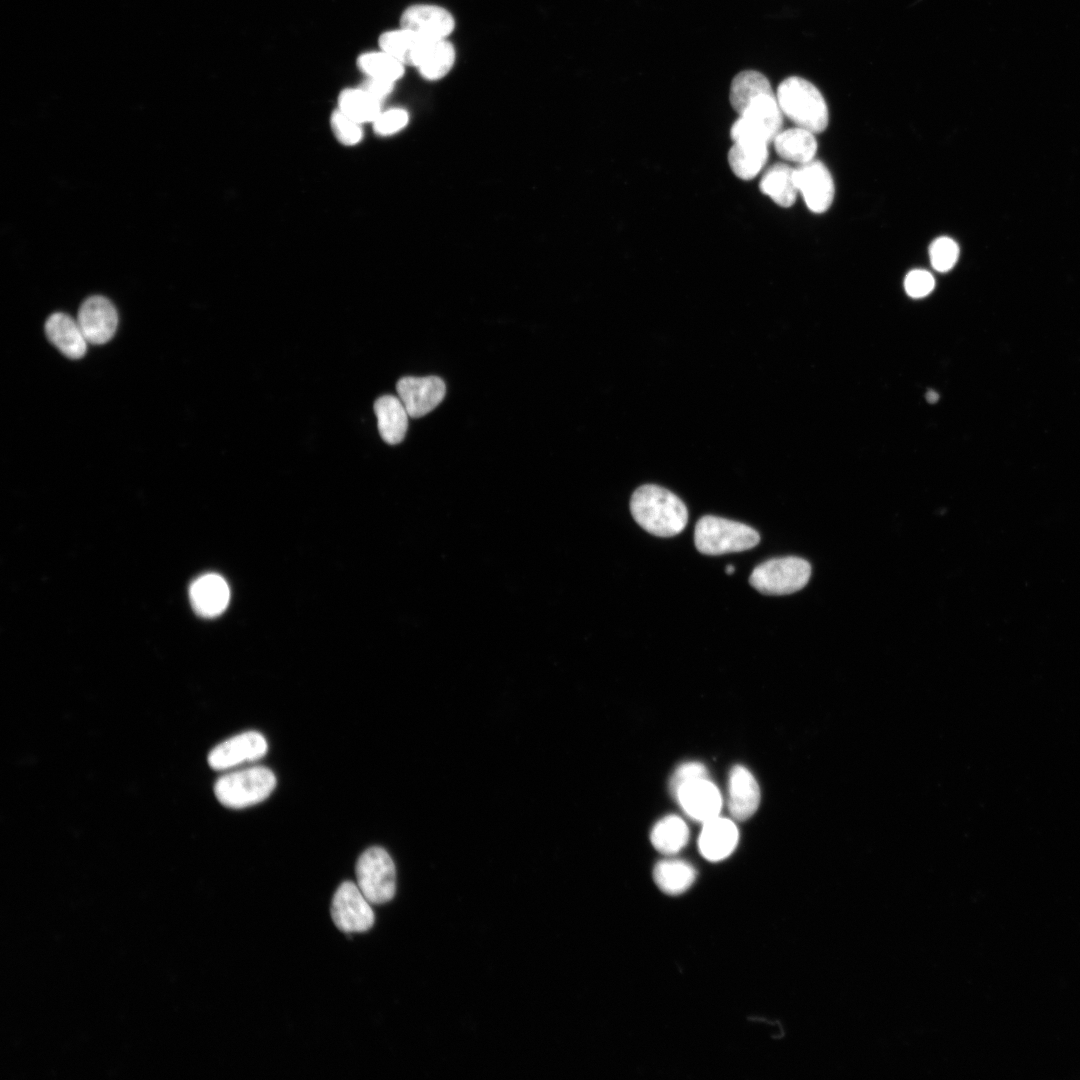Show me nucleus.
<instances>
[{
	"label": "nucleus",
	"mask_w": 1080,
	"mask_h": 1080,
	"mask_svg": "<svg viewBox=\"0 0 1080 1080\" xmlns=\"http://www.w3.org/2000/svg\"><path fill=\"white\" fill-rule=\"evenodd\" d=\"M45 333L49 341L68 358L79 359L86 353L88 342L77 320L67 314H52L45 322Z\"/></svg>",
	"instance_id": "17"
},
{
	"label": "nucleus",
	"mask_w": 1080,
	"mask_h": 1080,
	"mask_svg": "<svg viewBox=\"0 0 1080 1080\" xmlns=\"http://www.w3.org/2000/svg\"><path fill=\"white\" fill-rule=\"evenodd\" d=\"M765 75L755 70H744L732 80L729 99L733 109L740 114L756 97L772 91Z\"/></svg>",
	"instance_id": "27"
},
{
	"label": "nucleus",
	"mask_w": 1080,
	"mask_h": 1080,
	"mask_svg": "<svg viewBox=\"0 0 1080 1080\" xmlns=\"http://www.w3.org/2000/svg\"><path fill=\"white\" fill-rule=\"evenodd\" d=\"M934 286L935 280L932 274L922 269L910 271L904 280V288L907 294L913 298L927 296L934 289Z\"/></svg>",
	"instance_id": "32"
},
{
	"label": "nucleus",
	"mask_w": 1080,
	"mask_h": 1080,
	"mask_svg": "<svg viewBox=\"0 0 1080 1080\" xmlns=\"http://www.w3.org/2000/svg\"><path fill=\"white\" fill-rule=\"evenodd\" d=\"M357 66L368 78L395 83L403 76L405 65L380 49L360 54Z\"/></svg>",
	"instance_id": "28"
},
{
	"label": "nucleus",
	"mask_w": 1080,
	"mask_h": 1080,
	"mask_svg": "<svg viewBox=\"0 0 1080 1080\" xmlns=\"http://www.w3.org/2000/svg\"><path fill=\"white\" fill-rule=\"evenodd\" d=\"M768 145L755 141H734L728 153V163L733 173L743 180L756 177L766 165Z\"/></svg>",
	"instance_id": "19"
},
{
	"label": "nucleus",
	"mask_w": 1080,
	"mask_h": 1080,
	"mask_svg": "<svg viewBox=\"0 0 1080 1080\" xmlns=\"http://www.w3.org/2000/svg\"><path fill=\"white\" fill-rule=\"evenodd\" d=\"M630 511L638 525L659 537L679 534L688 521L684 502L668 489L654 484L642 485L633 492Z\"/></svg>",
	"instance_id": "1"
},
{
	"label": "nucleus",
	"mask_w": 1080,
	"mask_h": 1080,
	"mask_svg": "<svg viewBox=\"0 0 1080 1080\" xmlns=\"http://www.w3.org/2000/svg\"><path fill=\"white\" fill-rule=\"evenodd\" d=\"M274 773L263 766L229 772L214 784V794L224 806L241 809L262 802L276 787Z\"/></svg>",
	"instance_id": "4"
},
{
	"label": "nucleus",
	"mask_w": 1080,
	"mask_h": 1080,
	"mask_svg": "<svg viewBox=\"0 0 1080 1080\" xmlns=\"http://www.w3.org/2000/svg\"><path fill=\"white\" fill-rule=\"evenodd\" d=\"M696 875L693 865L680 859L661 860L653 870L655 884L668 895H679L687 891L695 882Z\"/></svg>",
	"instance_id": "22"
},
{
	"label": "nucleus",
	"mask_w": 1080,
	"mask_h": 1080,
	"mask_svg": "<svg viewBox=\"0 0 1080 1080\" xmlns=\"http://www.w3.org/2000/svg\"><path fill=\"white\" fill-rule=\"evenodd\" d=\"M394 84V82L367 77L360 87L382 102L392 92Z\"/></svg>",
	"instance_id": "34"
},
{
	"label": "nucleus",
	"mask_w": 1080,
	"mask_h": 1080,
	"mask_svg": "<svg viewBox=\"0 0 1080 1080\" xmlns=\"http://www.w3.org/2000/svg\"><path fill=\"white\" fill-rule=\"evenodd\" d=\"M268 750L266 738L257 731H246L216 745L208 755L214 770H227L262 758Z\"/></svg>",
	"instance_id": "8"
},
{
	"label": "nucleus",
	"mask_w": 1080,
	"mask_h": 1080,
	"mask_svg": "<svg viewBox=\"0 0 1080 1080\" xmlns=\"http://www.w3.org/2000/svg\"><path fill=\"white\" fill-rule=\"evenodd\" d=\"M400 400L412 418L422 417L441 403L445 383L437 376L403 377L396 384Z\"/></svg>",
	"instance_id": "10"
},
{
	"label": "nucleus",
	"mask_w": 1080,
	"mask_h": 1080,
	"mask_svg": "<svg viewBox=\"0 0 1080 1080\" xmlns=\"http://www.w3.org/2000/svg\"><path fill=\"white\" fill-rule=\"evenodd\" d=\"M926 400L929 403H935L938 401V394L935 391H928L926 394Z\"/></svg>",
	"instance_id": "35"
},
{
	"label": "nucleus",
	"mask_w": 1080,
	"mask_h": 1080,
	"mask_svg": "<svg viewBox=\"0 0 1080 1080\" xmlns=\"http://www.w3.org/2000/svg\"><path fill=\"white\" fill-rule=\"evenodd\" d=\"M329 123L333 135L342 145L354 146L362 141L364 136L363 125L352 120L338 109L332 112Z\"/></svg>",
	"instance_id": "30"
},
{
	"label": "nucleus",
	"mask_w": 1080,
	"mask_h": 1080,
	"mask_svg": "<svg viewBox=\"0 0 1080 1080\" xmlns=\"http://www.w3.org/2000/svg\"><path fill=\"white\" fill-rule=\"evenodd\" d=\"M739 832L731 820L720 816L703 823L698 846L701 855L712 862L727 858L737 846Z\"/></svg>",
	"instance_id": "15"
},
{
	"label": "nucleus",
	"mask_w": 1080,
	"mask_h": 1080,
	"mask_svg": "<svg viewBox=\"0 0 1080 1080\" xmlns=\"http://www.w3.org/2000/svg\"><path fill=\"white\" fill-rule=\"evenodd\" d=\"M794 171L795 169L787 164H773L763 174L759 185L760 190L780 207L792 206L798 193Z\"/></svg>",
	"instance_id": "23"
},
{
	"label": "nucleus",
	"mask_w": 1080,
	"mask_h": 1080,
	"mask_svg": "<svg viewBox=\"0 0 1080 1080\" xmlns=\"http://www.w3.org/2000/svg\"><path fill=\"white\" fill-rule=\"evenodd\" d=\"M189 598L195 612L203 617L220 615L227 607L230 590L223 577L208 573L195 579L189 588Z\"/></svg>",
	"instance_id": "14"
},
{
	"label": "nucleus",
	"mask_w": 1080,
	"mask_h": 1080,
	"mask_svg": "<svg viewBox=\"0 0 1080 1080\" xmlns=\"http://www.w3.org/2000/svg\"><path fill=\"white\" fill-rule=\"evenodd\" d=\"M77 322L88 343L104 344L115 334L118 314L107 298L92 296L80 306Z\"/></svg>",
	"instance_id": "11"
},
{
	"label": "nucleus",
	"mask_w": 1080,
	"mask_h": 1080,
	"mask_svg": "<svg viewBox=\"0 0 1080 1080\" xmlns=\"http://www.w3.org/2000/svg\"><path fill=\"white\" fill-rule=\"evenodd\" d=\"M377 427L381 438L390 445L400 443L407 432L409 414L400 398L379 397L374 403Z\"/></svg>",
	"instance_id": "18"
},
{
	"label": "nucleus",
	"mask_w": 1080,
	"mask_h": 1080,
	"mask_svg": "<svg viewBox=\"0 0 1080 1080\" xmlns=\"http://www.w3.org/2000/svg\"><path fill=\"white\" fill-rule=\"evenodd\" d=\"M794 178L798 192L810 211L823 213L829 209L834 199L835 187L825 164L815 159L801 164L795 169Z\"/></svg>",
	"instance_id": "9"
},
{
	"label": "nucleus",
	"mask_w": 1080,
	"mask_h": 1080,
	"mask_svg": "<svg viewBox=\"0 0 1080 1080\" xmlns=\"http://www.w3.org/2000/svg\"><path fill=\"white\" fill-rule=\"evenodd\" d=\"M706 767L699 762H688L679 766L670 780V790L674 795L683 784L701 778H707Z\"/></svg>",
	"instance_id": "33"
},
{
	"label": "nucleus",
	"mask_w": 1080,
	"mask_h": 1080,
	"mask_svg": "<svg viewBox=\"0 0 1080 1080\" xmlns=\"http://www.w3.org/2000/svg\"><path fill=\"white\" fill-rule=\"evenodd\" d=\"M759 541V533L754 528L712 515L701 517L694 531L695 546L705 555L716 556L749 550Z\"/></svg>",
	"instance_id": "3"
},
{
	"label": "nucleus",
	"mask_w": 1080,
	"mask_h": 1080,
	"mask_svg": "<svg viewBox=\"0 0 1080 1080\" xmlns=\"http://www.w3.org/2000/svg\"><path fill=\"white\" fill-rule=\"evenodd\" d=\"M811 576V565L803 558L787 556L767 560L754 568L750 585L765 595H787L801 590Z\"/></svg>",
	"instance_id": "5"
},
{
	"label": "nucleus",
	"mask_w": 1080,
	"mask_h": 1080,
	"mask_svg": "<svg viewBox=\"0 0 1080 1080\" xmlns=\"http://www.w3.org/2000/svg\"><path fill=\"white\" fill-rule=\"evenodd\" d=\"M330 910L334 924L345 933L365 932L374 924L370 902L351 881H345L338 887Z\"/></svg>",
	"instance_id": "7"
},
{
	"label": "nucleus",
	"mask_w": 1080,
	"mask_h": 1080,
	"mask_svg": "<svg viewBox=\"0 0 1080 1080\" xmlns=\"http://www.w3.org/2000/svg\"><path fill=\"white\" fill-rule=\"evenodd\" d=\"M776 97L783 115L796 127L814 134L827 128L829 112L826 101L818 88L808 80L799 76L784 79L777 88Z\"/></svg>",
	"instance_id": "2"
},
{
	"label": "nucleus",
	"mask_w": 1080,
	"mask_h": 1080,
	"mask_svg": "<svg viewBox=\"0 0 1080 1080\" xmlns=\"http://www.w3.org/2000/svg\"><path fill=\"white\" fill-rule=\"evenodd\" d=\"M400 27L426 40L446 39L454 30L455 21L450 12L440 6L415 4L403 11Z\"/></svg>",
	"instance_id": "12"
},
{
	"label": "nucleus",
	"mask_w": 1080,
	"mask_h": 1080,
	"mask_svg": "<svg viewBox=\"0 0 1080 1080\" xmlns=\"http://www.w3.org/2000/svg\"><path fill=\"white\" fill-rule=\"evenodd\" d=\"M929 256L932 267L939 272H947L954 267L959 257V246L950 237L936 238L930 245Z\"/></svg>",
	"instance_id": "29"
},
{
	"label": "nucleus",
	"mask_w": 1080,
	"mask_h": 1080,
	"mask_svg": "<svg viewBox=\"0 0 1080 1080\" xmlns=\"http://www.w3.org/2000/svg\"><path fill=\"white\" fill-rule=\"evenodd\" d=\"M674 796L690 818L702 823L719 816L721 811V794L715 784L707 778L683 784Z\"/></svg>",
	"instance_id": "13"
},
{
	"label": "nucleus",
	"mask_w": 1080,
	"mask_h": 1080,
	"mask_svg": "<svg viewBox=\"0 0 1080 1080\" xmlns=\"http://www.w3.org/2000/svg\"><path fill=\"white\" fill-rule=\"evenodd\" d=\"M454 62L455 49L447 38L428 40L416 67L425 79L438 80L448 74Z\"/></svg>",
	"instance_id": "24"
},
{
	"label": "nucleus",
	"mask_w": 1080,
	"mask_h": 1080,
	"mask_svg": "<svg viewBox=\"0 0 1080 1080\" xmlns=\"http://www.w3.org/2000/svg\"><path fill=\"white\" fill-rule=\"evenodd\" d=\"M427 41L416 33L400 27L383 32L379 36L378 44L381 50L403 65L416 67Z\"/></svg>",
	"instance_id": "20"
},
{
	"label": "nucleus",
	"mask_w": 1080,
	"mask_h": 1080,
	"mask_svg": "<svg viewBox=\"0 0 1080 1080\" xmlns=\"http://www.w3.org/2000/svg\"><path fill=\"white\" fill-rule=\"evenodd\" d=\"M734 571H735V568H734V566H733V565H727V566H726L725 572H726L727 574H732V573H733Z\"/></svg>",
	"instance_id": "36"
},
{
	"label": "nucleus",
	"mask_w": 1080,
	"mask_h": 1080,
	"mask_svg": "<svg viewBox=\"0 0 1080 1080\" xmlns=\"http://www.w3.org/2000/svg\"><path fill=\"white\" fill-rule=\"evenodd\" d=\"M728 807L733 818H750L760 802V789L752 773L742 765L734 766L729 775Z\"/></svg>",
	"instance_id": "16"
},
{
	"label": "nucleus",
	"mask_w": 1080,
	"mask_h": 1080,
	"mask_svg": "<svg viewBox=\"0 0 1080 1080\" xmlns=\"http://www.w3.org/2000/svg\"><path fill=\"white\" fill-rule=\"evenodd\" d=\"M337 103L339 111L362 125L365 123L372 124L382 111V102L362 87L342 90Z\"/></svg>",
	"instance_id": "25"
},
{
	"label": "nucleus",
	"mask_w": 1080,
	"mask_h": 1080,
	"mask_svg": "<svg viewBox=\"0 0 1080 1080\" xmlns=\"http://www.w3.org/2000/svg\"><path fill=\"white\" fill-rule=\"evenodd\" d=\"M408 122V112L396 107L382 110L372 123V127L379 136H391L404 129Z\"/></svg>",
	"instance_id": "31"
},
{
	"label": "nucleus",
	"mask_w": 1080,
	"mask_h": 1080,
	"mask_svg": "<svg viewBox=\"0 0 1080 1080\" xmlns=\"http://www.w3.org/2000/svg\"><path fill=\"white\" fill-rule=\"evenodd\" d=\"M357 886L370 904L389 902L396 890V869L388 852L382 847L366 849L355 867Z\"/></svg>",
	"instance_id": "6"
},
{
	"label": "nucleus",
	"mask_w": 1080,
	"mask_h": 1080,
	"mask_svg": "<svg viewBox=\"0 0 1080 1080\" xmlns=\"http://www.w3.org/2000/svg\"><path fill=\"white\" fill-rule=\"evenodd\" d=\"M773 144L777 154L785 160L801 165L815 159L817 141L809 130L800 127L781 130Z\"/></svg>",
	"instance_id": "21"
},
{
	"label": "nucleus",
	"mask_w": 1080,
	"mask_h": 1080,
	"mask_svg": "<svg viewBox=\"0 0 1080 1080\" xmlns=\"http://www.w3.org/2000/svg\"><path fill=\"white\" fill-rule=\"evenodd\" d=\"M650 839L657 851L665 855H673L687 844L689 829L681 818L669 815L654 825Z\"/></svg>",
	"instance_id": "26"
}]
</instances>
